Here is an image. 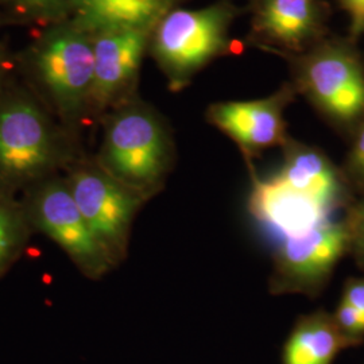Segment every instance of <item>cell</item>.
Segmentation results:
<instances>
[{
	"label": "cell",
	"instance_id": "1",
	"mask_svg": "<svg viewBox=\"0 0 364 364\" xmlns=\"http://www.w3.org/2000/svg\"><path fill=\"white\" fill-rule=\"evenodd\" d=\"M75 134L54 120L30 92L4 88L0 95V193H25L64 174L76 161Z\"/></svg>",
	"mask_w": 364,
	"mask_h": 364
},
{
	"label": "cell",
	"instance_id": "2",
	"mask_svg": "<svg viewBox=\"0 0 364 364\" xmlns=\"http://www.w3.org/2000/svg\"><path fill=\"white\" fill-rule=\"evenodd\" d=\"M25 65L48 109L75 134L91 117L95 53L91 33L69 19L45 27L25 53Z\"/></svg>",
	"mask_w": 364,
	"mask_h": 364
},
{
	"label": "cell",
	"instance_id": "3",
	"mask_svg": "<svg viewBox=\"0 0 364 364\" xmlns=\"http://www.w3.org/2000/svg\"><path fill=\"white\" fill-rule=\"evenodd\" d=\"M103 139L96 162L112 177L147 196L158 195L174 164V144L164 119L132 99L102 117Z\"/></svg>",
	"mask_w": 364,
	"mask_h": 364
},
{
	"label": "cell",
	"instance_id": "4",
	"mask_svg": "<svg viewBox=\"0 0 364 364\" xmlns=\"http://www.w3.org/2000/svg\"><path fill=\"white\" fill-rule=\"evenodd\" d=\"M64 177L92 232L117 267L127 259L134 221L150 198L112 177L95 158L78 156Z\"/></svg>",
	"mask_w": 364,
	"mask_h": 364
},
{
	"label": "cell",
	"instance_id": "5",
	"mask_svg": "<svg viewBox=\"0 0 364 364\" xmlns=\"http://www.w3.org/2000/svg\"><path fill=\"white\" fill-rule=\"evenodd\" d=\"M231 21L232 10L215 4L200 10H170L156 23L150 46L171 91L182 90L227 48Z\"/></svg>",
	"mask_w": 364,
	"mask_h": 364
},
{
	"label": "cell",
	"instance_id": "6",
	"mask_svg": "<svg viewBox=\"0 0 364 364\" xmlns=\"http://www.w3.org/2000/svg\"><path fill=\"white\" fill-rule=\"evenodd\" d=\"M21 198L34 232L60 246L84 277L99 281L117 269L78 209L64 174L39 182Z\"/></svg>",
	"mask_w": 364,
	"mask_h": 364
},
{
	"label": "cell",
	"instance_id": "7",
	"mask_svg": "<svg viewBox=\"0 0 364 364\" xmlns=\"http://www.w3.org/2000/svg\"><path fill=\"white\" fill-rule=\"evenodd\" d=\"M348 250L346 221L331 219L306 232L281 239L273 252L270 293L316 297Z\"/></svg>",
	"mask_w": 364,
	"mask_h": 364
},
{
	"label": "cell",
	"instance_id": "8",
	"mask_svg": "<svg viewBox=\"0 0 364 364\" xmlns=\"http://www.w3.org/2000/svg\"><path fill=\"white\" fill-rule=\"evenodd\" d=\"M150 31L105 30L92 34L95 73L91 117H103L119 105L131 102Z\"/></svg>",
	"mask_w": 364,
	"mask_h": 364
},
{
	"label": "cell",
	"instance_id": "9",
	"mask_svg": "<svg viewBox=\"0 0 364 364\" xmlns=\"http://www.w3.org/2000/svg\"><path fill=\"white\" fill-rule=\"evenodd\" d=\"M301 84L313 105L332 120L348 124L364 117V72L344 48L326 46L309 55Z\"/></svg>",
	"mask_w": 364,
	"mask_h": 364
},
{
	"label": "cell",
	"instance_id": "10",
	"mask_svg": "<svg viewBox=\"0 0 364 364\" xmlns=\"http://www.w3.org/2000/svg\"><path fill=\"white\" fill-rule=\"evenodd\" d=\"M290 99L291 93L282 90L258 100L216 103L209 107L207 119L250 159L262 150L287 144L284 112Z\"/></svg>",
	"mask_w": 364,
	"mask_h": 364
},
{
	"label": "cell",
	"instance_id": "11",
	"mask_svg": "<svg viewBox=\"0 0 364 364\" xmlns=\"http://www.w3.org/2000/svg\"><path fill=\"white\" fill-rule=\"evenodd\" d=\"M248 210L274 235L285 239L331 220L333 212L289 188L275 174L269 178L251 176Z\"/></svg>",
	"mask_w": 364,
	"mask_h": 364
},
{
	"label": "cell",
	"instance_id": "12",
	"mask_svg": "<svg viewBox=\"0 0 364 364\" xmlns=\"http://www.w3.org/2000/svg\"><path fill=\"white\" fill-rule=\"evenodd\" d=\"M284 164L275 174L293 191L333 212L346 198V181L336 166L320 150L287 141Z\"/></svg>",
	"mask_w": 364,
	"mask_h": 364
},
{
	"label": "cell",
	"instance_id": "13",
	"mask_svg": "<svg viewBox=\"0 0 364 364\" xmlns=\"http://www.w3.org/2000/svg\"><path fill=\"white\" fill-rule=\"evenodd\" d=\"M176 0H70L69 21L87 33L153 31Z\"/></svg>",
	"mask_w": 364,
	"mask_h": 364
},
{
	"label": "cell",
	"instance_id": "14",
	"mask_svg": "<svg viewBox=\"0 0 364 364\" xmlns=\"http://www.w3.org/2000/svg\"><path fill=\"white\" fill-rule=\"evenodd\" d=\"M353 347L336 326L333 316L317 311L301 316L282 351L281 364H332L338 352Z\"/></svg>",
	"mask_w": 364,
	"mask_h": 364
},
{
	"label": "cell",
	"instance_id": "15",
	"mask_svg": "<svg viewBox=\"0 0 364 364\" xmlns=\"http://www.w3.org/2000/svg\"><path fill=\"white\" fill-rule=\"evenodd\" d=\"M317 25L314 0H263L255 16L259 34L291 49L312 38Z\"/></svg>",
	"mask_w": 364,
	"mask_h": 364
},
{
	"label": "cell",
	"instance_id": "16",
	"mask_svg": "<svg viewBox=\"0 0 364 364\" xmlns=\"http://www.w3.org/2000/svg\"><path fill=\"white\" fill-rule=\"evenodd\" d=\"M33 234L22 198L0 193V278L22 257Z\"/></svg>",
	"mask_w": 364,
	"mask_h": 364
},
{
	"label": "cell",
	"instance_id": "17",
	"mask_svg": "<svg viewBox=\"0 0 364 364\" xmlns=\"http://www.w3.org/2000/svg\"><path fill=\"white\" fill-rule=\"evenodd\" d=\"M15 13L30 21L50 26L69 18L70 0H7Z\"/></svg>",
	"mask_w": 364,
	"mask_h": 364
},
{
	"label": "cell",
	"instance_id": "18",
	"mask_svg": "<svg viewBox=\"0 0 364 364\" xmlns=\"http://www.w3.org/2000/svg\"><path fill=\"white\" fill-rule=\"evenodd\" d=\"M340 332L348 338L352 346H358L364 338V314L351 305L340 301L338 309L332 314Z\"/></svg>",
	"mask_w": 364,
	"mask_h": 364
},
{
	"label": "cell",
	"instance_id": "19",
	"mask_svg": "<svg viewBox=\"0 0 364 364\" xmlns=\"http://www.w3.org/2000/svg\"><path fill=\"white\" fill-rule=\"evenodd\" d=\"M346 224L350 232V250L364 266V201L350 210Z\"/></svg>",
	"mask_w": 364,
	"mask_h": 364
},
{
	"label": "cell",
	"instance_id": "20",
	"mask_svg": "<svg viewBox=\"0 0 364 364\" xmlns=\"http://www.w3.org/2000/svg\"><path fill=\"white\" fill-rule=\"evenodd\" d=\"M348 171L355 181L364 186V123L352 144L348 156Z\"/></svg>",
	"mask_w": 364,
	"mask_h": 364
},
{
	"label": "cell",
	"instance_id": "21",
	"mask_svg": "<svg viewBox=\"0 0 364 364\" xmlns=\"http://www.w3.org/2000/svg\"><path fill=\"white\" fill-rule=\"evenodd\" d=\"M341 301L364 314V278H351L343 289Z\"/></svg>",
	"mask_w": 364,
	"mask_h": 364
},
{
	"label": "cell",
	"instance_id": "22",
	"mask_svg": "<svg viewBox=\"0 0 364 364\" xmlns=\"http://www.w3.org/2000/svg\"><path fill=\"white\" fill-rule=\"evenodd\" d=\"M341 1L350 16L352 36L359 37L364 33V0H341Z\"/></svg>",
	"mask_w": 364,
	"mask_h": 364
},
{
	"label": "cell",
	"instance_id": "23",
	"mask_svg": "<svg viewBox=\"0 0 364 364\" xmlns=\"http://www.w3.org/2000/svg\"><path fill=\"white\" fill-rule=\"evenodd\" d=\"M4 60H3V54L0 52V95L4 91Z\"/></svg>",
	"mask_w": 364,
	"mask_h": 364
}]
</instances>
